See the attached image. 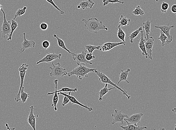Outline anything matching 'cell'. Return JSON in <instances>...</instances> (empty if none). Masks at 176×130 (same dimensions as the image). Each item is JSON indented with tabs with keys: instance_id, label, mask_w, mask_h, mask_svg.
<instances>
[{
	"instance_id": "1",
	"label": "cell",
	"mask_w": 176,
	"mask_h": 130,
	"mask_svg": "<svg viewBox=\"0 0 176 130\" xmlns=\"http://www.w3.org/2000/svg\"><path fill=\"white\" fill-rule=\"evenodd\" d=\"M82 21L85 23V26L86 29L91 32L97 34L98 31L104 29L108 31V28L106 27L101 21H100L97 18H91L88 20L83 19Z\"/></svg>"
},
{
	"instance_id": "2",
	"label": "cell",
	"mask_w": 176,
	"mask_h": 130,
	"mask_svg": "<svg viewBox=\"0 0 176 130\" xmlns=\"http://www.w3.org/2000/svg\"><path fill=\"white\" fill-rule=\"evenodd\" d=\"M97 69H92L88 68L85 65H80L76 67L73 70L68 73L69 77L75 75L77 78L82 80L83 78L88 77V74L91 72H94Z\"/></svg>"
},
{
	"instance_id": "3",
	"label": "cell",
	"mask_w": 176,
	"mask_h": 130,
	"mask_svg": "<svg viewBox=\"0 0 176 130\" xmlns=\"http://www.w3.org/2000/svg\"><path fill=\"white\" fill-rule=\"evenodd\" d=\"M94 72L96 74L98 77H99V80L101 83L103 84H110V85L113 86L116 88V89H118L122 92L123 94L126 96L127 97L128 99H130L131 98V96H129L127 94V92L125 90H124L121 87H119L116 84L114 83L113 82H112L111 80L108 77L107 75H106L105 74L103 73L102 72H100L98 71L97 70V69H95Z\"/></svg>"
},
{
	"instance_id": "4",
	"label": "cell",
	"mask_w": 176,
	"mask_h": 130,
	"mask_svg": "<svg viewBox=\"0 0 176 130\" xmlns=\"http://www.w3.org/2000/svg\"><path fill=\"white\" fill-rule=\"evenodd\" d=\"M52 63V67H50L49 69H51V72L50 75L51 77H55L57 78L62 77L66 76L68 74L66 69L63 67L64 64L61 65L60 63L58 62L54 65V63Z\"/></svg>"
},
{
	"instance_id": "5",
	"label": "cell",
	"mask_w": 176,
	"mask_h": 130,
	"mask_svg": "<svg viewBox=\"0 0 176 130\" xmlns=\"http://www.w3.org/2000/svg\"><path fill=\"white\" fill-rule=\"evenodd\" d=\"M86 51H83L81 53L79 54H76L75 53L71 52V54L73 56V59L76 62L78 65H85L89 64L92 65V63L90 61H88L85 58L86 54Z\"/></svg>"
},
{
	"instance_id": "6",
	"label": "cell",
	"mask_w": 176,
	"mask_h": 130,
	"mask_svg": "<svg viewBox=\"0 0 176 130\" xmlns=\"http://www.w3.org/2000/svg\"><path fill=\"white\" fill-rule=\"evenodd\" d=\"M1 11L4 14V21H3L2 26L1 27L2 37L4 38L6 35L9 36L11 30V22L7 21L6 19V15L3 10V8L1 9Z\"/></svg>"
},
{
	"instance_id": "7",
	"label": "cell",
	"mask_w": 176,
	"mask_h": 130,
	"mask_svg": "<svg viewBox=\"0 0 176 130\" xmlns=\"http://www.w3.org/2000/svg\"><path fill=\"white\" fill-rule=\"evenodd\" d=\"M122 110L119 111L118 110L115 109V113L112 114L113 121L112 122V124H114L115 123L119 122L121 124H124L125 121V119L126 118L128 117V116L127 114H123L122 113Z\"/></svg>"
},
{
	"instance_id": "8",
	"label": "cell",
	"mask_w": 176,
	"mask_h": 130,
	"mask_svg": "<svg viewBox=\"0 0 176 130\" xmlns=\"http://www.w3.org/2000/svg\"><path fill=\"white\" fill-rule=\"evenodd\" d=\"M61 54H57L54 53H48V54L45 56L44 58L39 60L36 63V65L39 64V63L42 62H46L47 63H51L53 61L57 59H60L62 56Z\"/></svg>"
},
{
	"instance_id": "9",
	"label": "cell",
	"mask_w": 176,
	"mask_h": 130,
	"mask_svg": "<svg viewBox=\"0 0 176 130\" xmlns=\"http://www.w3.org/2000/svg\"><path fill=\"white\" fill-rule=\"evenodd\" d=\"M24 41L21 44L20 52L21 53L24 52L25 50L29 48H34L35 47L36 43L34 41L28 40L26 38V33H23Z\"/></svg>"
},
{
	"instance_id": "10",
	"label": "cell",
	"mask_w": 176,
	"mask_h": 130,
	"mask_svg": "<svg viewBox=\"0 0 176 130\" xmlns=\"http://www.w3.org/2000/svg\"><path fill=\"white\" fill-rule=\"evenodd\" d=\"M154 39L152 37H149L148 40L145 41L146 50L148 55V58L153 60L152 49L154 45Z\"/></svg>"
},
{
	"instance_id": "11",
	"label": "cell",
	"mask_w": 176,
	"mask_h": 130,
	"mask_svg": "<svg viewBox=\"0 0 176 130\" xmlns=\"http://www.w3.org/2000/svg\"><path fill=\"white\" fill-rule=\"evenodd\" d=\"M71 92H69V94H67L64 93V92H60L57 93V94H58V95H63V96H65L69 98V100H70L71 103H72V104H77V105H80V106L86 108V109L88 110V111H89L91 112L93 111V108H92V107H88L87 105H83V104H82L81 103L79 102L78 100H77V99H76L74 96H71Z\"/></svg>"
},
{
	"instance_id": "12",
	"label": "cell",
	"mask_w": 176,
	"mask_h": 130,
	"mask_svg": "<svg viewBox=\"0 0 176 130\" xmlns=\"http://www.w3.org/2000/svg\"><path fill=\"white\" fill-rule=\"evenodd\" d=\"M156 29H159L162 31L164 34H165L168 37V40L169 41L170 43H171L172 41V36L170 34V31L172 29L175 28V26L174 25H170L169 23H168L167 25L164 26H155Z\"/></svg>"
},
{
	"instance_id": "13",
	"label": "cell",
	"mask_w": 176,
	"mask_h": 130,
	"mask_svg": "<svg viewBox=\"0 0 176 130\" xmlns=\"http://www.w3.org/2000/svg\"><path fill=\"white\" fill-rule=\"evenodd\" d=\"M143 116V114L142 113H136L126 118L124 120L126 121L128 123L133 124L134 125H137L140 123L141 119Z\"/></svg>"
},
{
	"instance_id": "14",
	"label": "cell",
	"mask_w": 176,
	"mask_h": 130,
	"mask_svg": "<svg viewBox=\"0 0 176 130\" xmlns=\"http://www.w3.org/2000/svg\"><path fill=\"white\" fill-rule=\"evenodd\" d=\"M126 42H121L119 43H104L101 46L100 49L99 51H102L104 52L109 51L112 50L115 47L121 45H125Z\"/></svg>"
},
{
	"instance_id": "15",
	"label": "cell",
	"mask_w": 176,
	"mask_h": 130,
	"mask_svg": "<svg viewBox=\"0 0 176 130\" xmlns=\"http://www.w3.org/2000/svg\"><path fill=\"white\" fill-rule=\"evenodd\" d=\"M58 80H55L54 81V83L55 84V91L53 92H50L48 93L47 95H51L54 94V97H53V104L51 105V106L54 107V110L55 111H57V103H58L59 101V97L58 96V94H57V83H58Z\"/></svg>"
},
{
	"instance_id": "16",
	"label": "cell",
	"mask_w": 176,
	"mask_h": 130,
	"mask_svg": "<svg viewBox=\"0 0 176 130\" xmlns=\"http://www.w3.org/2000/svg\"><path fill=\"white\" fill-rule=\"evenodd\" d=\"M30 111L28 119V123L34 130H36V117L34 114V110L35 109L33 106L29 107Z\"/></svg>"
},
{
	"instance_id": "17",
	"label": "cell",
	"mask_w": 176,
	"mask_h": 130,
	"mask_svg": "<svg viewBox=\"0 0 176 130\" xmlns=\"http://www.w3.org/2000/svg\"><path fill=\"white\" fill-rule=\"evenodd\" d=\"M144 31H141L140 32L141 33V37L140 38H137L139 40V48H140L141 50L142 51V54L143 56H145V58L146 59L148 58V55L147 54L146 50L145 49V39L144 38Z\"/></svg>"
},
{
	"instance_id": "18",
	"label": "cell",
	"mask_w": 176,
	"mask_h": 130,
	"mask_svg": "<svg viewBox=\"0 0 176 130\" xmlns=\"http://www.w3.org/2000/svg\"><path fill=\"white\" fill-rule=\"evenodd\" d=\"M127 123L126 126H121L120 127L123 129L125 130H142L145 129H147V127L145 126H140L137 125H134L125 121Z\"/></svg>"
},
{
	"instance_id": "19",
	"label": "cell",
	"mask_w": 176,
	"mask_h": 130,
	"mask_svg": "<svg viewBox=\"0 0 176 130\" xmlns=\"http://www.w3.org/2000/svg\"><path fill=\"white\" fill-rule=\"evenodd\" d=\"M131 70L129 68L127 69L126 70H121L120 73H119V80L118 83L117 85L120 83L122 81H125L127 83H129V82L127 80V77L129 75V72Z\"/></svg>"
},
{
	"instance_id": "20",
	"label": "cell",
	"mask_w": 176,
	"mask_h": 130,
	"mask_svg": "<svg viewBox=\"0 0 176 130\" xmlns=\"http://www.w3.org/2000/svg\"><path fill=\"white\" fill-rule=\"evenodd\" d=\"M95 3L91 0H88V1H82L77 6V8L80 9L82 8L84 10L87 8L92 9L93 6L94 5Z\"/></svg>"
},
{
	"instance_id": "21",
	"label": "cell",
	"mask_w": 176,
	"mask_h": 130,
	"mask_svg": "<svg viewBox=\"0 0 176 130\" xmlns=\"http://www.w3.org/2000/svg\"><path fill=\"white\" fill-rule=\"evenodd\" d=\"M27 73V71L24 72H20V75L21 83L20 84V87L19 90L17 95L15 97V101L16 102H18L20 101L21 100L20 99V91L21 89H22L23 87V84L24 83V79L26 75V74Z\"/></svg>"
},
{
	"instance_id": "22",
	"label": "cell",
	"mask_w": 176,
	"mask_h": 130,
	"mask_svg": "<svg viewBox=\"0 0 176 130\" xmlns=\"http://www.w3.org/2000/svg\"><path fill=\"white\" fill-rule=\"evenodd\" d=\"M108 85V84H105V86L103 88L101 89L100 90L98 91H97V93L99 96V100L100 101H101L102 100L103 97L106 94L108 93L109 91L113 90L114 89H116V88L114 87L109 89L107 87Z\"/></svg>"
},
{
	"instance_id": "23",
	"label": "cell",
	"mask_w": 176,
	"mask_h": 130,
	"mask_svg": "<svg viewBox=\"0 0 176 130\" xmlns=\"http://www.w3.org/2000/svg\"><path fill=\"white\" fill-rule=\"evenodd\" d=\"M152 21H150L149 20H147L145 22L143 23V28L145 29L146 32V35L145 37V40H148L149 37V34L151 33V24L152 23Z\"/></svg>"
},
{
	"instance_id": "24",
	"label": "cell",
	"mask_w": 176,
	"mask_h": 130,
	"mask_svg": "<svg viewBox=\"0 0 176 130\" xmlns=\"http://www.w3.org/2000/svg\"><path fill=\"white\" fill-rule=\"evenodd\" d=\"M11 30L10 35L8 36V38L7 39L8 42L10 40L11 41L12 35H13L14 32L18 26L17 23L15 21V20L12 19L11 20Z\"/></svg>"
},
{
	"instance_id": "25",
	"label": "cell",
	"mask_w": 176,
	"mask_h": 130,
	"mask_svg": "<svg viewBox=\"0 0 176 130\" xmlns=\"http://www.w3.org/2000/svg\"><path fill=\"white\" fill-rule=\"evenodd\" d=\"M142 31V27H140L139 28L138 27V28L137 29L135 30L133 32H132L130 34L129 37L128 38V39H130V42L131 44L133 43V40L137 37V36L138 35L139 33L141 31Z\"/></svg>"
},
{
	"instance_id": "26",
	"label": "cell",
	"mask_w": 176,
	"mask_h": 130,
	"mask_svg": "<svg viewBox=\"0 0 176 130\" xmlns=\"http://www.w3.org/2000/svg\"><path fill=\"white\" fill-rule=\"evenodd\" d=\"M54 38H56L57 39V44H58V46L60 47L62 49L65 50L69 53H71V51H70V50H69L66 47V45L65 44L64 42L63 41V40L57 37V36L56 35V34L54 35Z\"/></svg>"
},
{
	"instance_id": "27",
	"label": "cell",
	"mask_w": 176,
	"mask_h": 130,
	"mask_svg": "<svg viewBox=\"0 0 176 130\" xmlns=\"http://www.w3.org/2000/svg\"><path fill=\"white\" fill-rule=\"evenodd\" d=\"M157 38L158 39V40H160L161 41L162 46H165V45H169L170 44L168 40L167 37L162 31L160 32V37H157Z\"/></svg>"
},
{
	"instance_id": "28",
	"label": "cell",
	"mask_w": 176,
	"mask_h": 130,
	"mask_svg": "<svg viewBox=\"0 0 176 130\" xmlns=\"http://www.w3.org/2000/svg\"><path fill=\"white\" fill-rule=\"evenodd\" d=\"M130 22V19H127L126 17L123 15H121L120 18L119 25L118 26L121 27L128 26L129 25Z\"/></svg>"
},
{
	"instance_id": "29",
	"label": "cell",
	"mask_w": 176,
	"mask_h": 130,
	"mask_svg": "<svg viewBox=\"0 0 176 130\" xmlns=\"http://www.w3.org/2000/svg\"><path fill=\"white\" fill-rule=\"evenodd\" d=\"M25 87H22L20 91V99L23 103H25L26 102L27 99L29 97V95L24 92Z\"/></svg>"
},
{
	"instance_id": "30",
	"label": "cell",
	"mask_w": 176,
	"mask_h": 130,
	"mask_svg": "<svg viewBox=\"0 0 176 130\" xmlns=\"http://www.w3.org/2000/svg\"><path fill=\"white\" fill-rule=\"evenodd\" d=\"M121 26H118L117 28H118V31L117 33V35L118 38L120 39L122 41V42H125V37L126 36V34L123 31V30L121 29Z\"/></svg>"
},
{
	"instance_id": "31",
	"label": "cell",
	"mask_w": 176,
	"mask_h": 130,
	"mask_svg": "<svg viewBox=\"0 0 176 130\" xmlns=\"http://www.w3.org/2000/svg\"><path fill=\"white\" fill-rule=\"evenodd\" d=\"M85 48L88 51V53H93V51L95 50H99L100 49V46H95L91 45H86L85 46Z\"/></svg>"
},
{
	"instance_id": "32",
	"label": "cell",
	"mask_w": 176,
	"mask_h": 130,
	"mask_svg": "<svg viewBox=\"0 0 176 130\" xmlns=\"http://www.w3.org/2000/svg\"><path fill=\"white\" fill-rule=\"evenodd\" d=\"M132 13L135 16H143L144 14V10L141 8L140 6L138 5L133 11Z\"/></svg>"
},
{
	"instance_id": "33",
	"label": "cell",
	"mask_w": 176,
	"mask_h": 130,
	"mask_svg": "<svg viewBox=\"0 0 176 130\" xmlns=\"http://www.w3.org/2000/svg\"><path fill=\"white\" fill-rule=\"evenodd\" d=\"M27 8L26 7H24L22 9H18L17 11L16 14H15L14 18L13 19L15 20L17 17H20L25 14Z\"/></svg>"
},
{
	"instance_id": "34",
	"label": "cell",
	"mask_w": 176,
	"mask_h": 130,
	"mask_svg": "<svg viewBox=\"0 0 176 130\" xmlns=\"http://www.w3.org/2000/svg\"><path fill=\"white\" fill-rule=\"evenodd\" d=\"M77 90H78V89H77V87L74 89H72L69 88V87H65L62 88L60 90H57V93L60 92H74V93H76V92H77Z\"/></svg>"
},
{
	"instance_id": "35",
	"label": "cell",
	"mask_w": 176,
	"mask_h": 130,
	"mask_svg": "<svg viewBox=\"0 0 176 130\" xmlns=\"http://www.w3.org/2000/svg\"><path fill=\"white\" fill-rule=\"evenodd\" d=\"M103 5L104 6L107 5L109 3L111 4H115L116 3H119L122 4H124V2L121 1L119 0H103Z\"/></svg>"
},
{
	"instance_id": "36",
	"label": "cell",
	"mask_w": 176,
	"mask_h": 130,
	"mask_svg": "<svg viewBox=\"0 0 176 130\" xmlns=\"http://www.w3.org/2000/svg\"><path fill=\"white\" fill-rule=\"evenodd\" d=\"M169 5L168 3L164 2L162 3L161 11L163 13H166L169 8Z\"/></svg>"
},
{
	"instance_id": "37",
	"label": "cell",
	"mask_w": 176,
	"mask_h": 130,
	"mask_svg": "<svg viewBox=\"0 0 176 130\" xmlns=\"http://www.w3.org/2000/svg\"><path fill=\"white\" fill-rule=\"evenodd\" d=\"M46 1L50 3V4H51V5L54 6V8L57 9V10L59 11L60 12V13L61 14H64V12L63 11L61 10H60V9L58 7H57V6L55 4V3L54 2V1H53V0H46Z\"/></svg>"
},
{
	"instance_id": "38",
	"label": "cell",
	"mask_w": 176,
	"mask_h": 130,
	"mask_svg": "<svg viewBox=\"0 0 176 130\" xmlns=\"http://www.w3.org/2000/svg\"><path fill=\"white\" fill-rule=\"evenodd\" d=\"M29 65L26 64H23L19 68V72H24L27 71L28 69Z\"/></svg>"
},
{
	"instance_id": "39",
	"label": "cell",
	"mask_w": 176,
	"mask_h": 130,
	"mask_svg": "<svg viewBox=\"0 0 176 130\" xmlns=\"http://www.w3.org/2000/svg\"><path fill=\"white\" fill-rule=\"evenodd\" d=\"M51 43L48 41L45 40L42 42V46L45 50L48 49L49 48Z\"/></svg>"
},
{
	"instance_id": "40",
	"label": "cell",
	"mask_w": 176,
	"mask_h": 130,
	"mask_svg": "<svg viewBox=\"0 0 176 130\" xmlns=\"http://www.w3.org/2000/svg\"><path fill=\"white\" fill-rule=\"evenodd\" d=\"M85 58L88 61H90L91 60L95 59V57L94 55H93V54L88 53L86 54Z\"/></svg>"
},
{
	"instance_id": "41",
	"label": "cell",
	"mask_w": 176,
	"mask_h": 130,
	"mask_svg": "<svg viewBox=\"0 0 176 130\" xmlns=\"http://www.w3.org/2000/svg\"><path fill=\"white\" fill-rule=\"evenodd\" d=\"M39 27L42 31H45L48 28V24L45 23H42L39 26Z\"/></svg>"
},
{
	"instance_id": "42",
	"label": "cell",
	"mask_w": 176,
	"mask_h": 130,
	"mask_svg": "<svg viewBox=\"0 0 176 130\" xmlns=\"http://www.w3.org/2000/svg\"><path fill=\"white\" fill-rule=\"evenodd\" d=\"M64 96V97H63V103H62V105H63V106H65L66 105V104H67L68 103H69V101H70V100H69V98L67 97L66 96Z\"/></svg>"
},
{
	"instance_id": "43",
	"label": "cell",
	"mask_w": 176,
	"mask_h": 130,
	"mask_svg": "<svg viewBox=\"0 0 176 130\" xmlns=\"http://www.w3.org/2000/svg\"><path fill=\"white\" fill-rule=\"evenodd\" d=\"M171 11L173 13H175V14H176V5H172V7H171Z\"/></svg>"
},
{
	"instance_id": "44",
	"label": "cell",
	"mask_w": 176,
	"mask_h": 130,
	"mask_svg": "<svg viewBox=\"0 0 176 130\" xmlns=\"http://www.w3.org/2000/svg\"><path fill=\"white\" fill-rule=\"evenodd\" d=\"M172 111L174 113H176V108H174L172 110Z\"/></svg>"
},
{
	"instance_id": "45",
	"label": "cell",
	"mask_w": 176,
	"mask_h": 130,
	"mask_svg": "<svg viewBox=\"0 0 176 130\" xmlns=\"http://www.w3.org/2000/svg\"><path fill=\"white\" fill-rule=\"evenodd\" d=\"M3 8V6L0 4V11L1 10V9Z\"/></svg>"
},
{
	"instance_id": "46",
	"label": "cell",
	"mask_w": 176,
	"mask_h": 130,
	"mask_svg": "<svg viewBox=\"0 0 176 130\" xmlns=\"http://www.w3.org/2000/svg\"><path fill=\"white\" fill-rule=\"evenodd\" d=\"M159 1V0H156V1L157 2H158Z\"/></svg>"
},
{
	"instance_id": "47",
	"label": "cell",
	"mask_w": 176,
	"mask_h": 130,
	"mask_svg": "<svg viewBox=\"0 0 176 130\" xmlns=\"http://www.w3.org/2000/svg\"><path fill=\"white\" fill-rule=\"evenodd\" d=\"M83 1H84V0H83Z\"/></svg>"
}]
</instances>
